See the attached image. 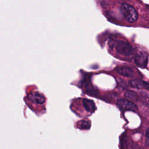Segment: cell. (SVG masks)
Returning <instances> with one entry per match:
<instances>
[{
    "mask_svg": "<svg viewBox=\"0 0 149 149\" xmlns=\"http://www.w3.org/2000/svg\"><path fill=\"white\" fill-rule=\"evenodd\" d=\"M120 9L125 19L127 22L134 23L137 20V12L132 5L127 3H122L121 4Z\"/></svg>",
    "mask_w": 149,
    "mask_h": 149,
    "instance_id": "1",
    "label": "cell"
},
{
    "mask_svg": "<svg viewBox=\"0 0 149 149\" xmlns=\"http://www.w3.org/2000/svg\"><path fill=\"white\" fill-rule=\"evenodd\" d=\"M115 46L117 52L120 54L125 56H129L133 53V48L128 42L118 41L115 42Z\"/></svg>",
    "mask_w": 149,
    "mask_h": 149,
    "instance_id": "2",
    "label": "cell"
},
{
    "mask_svg": "<svg viewBox=\"0 0 149 149\" xmlns=\"http://www.w3.org/2000/svg\"><path fill=\"white\" fill-rule=\"evenodd\" d=\"M116 104L120 109L124 111H137L138 109L136 105L127 99L120 98L117 101Z\"/></svg>",
    "mask_w": 149,
    "mask_h": 149,
    "instance_id": "3",
    "label": "cell"
},
{
    "mask_svg": "<svg viewBox=\"0 0 149 149\" xmlns=\"http://www.w3.org/2000/svg\"><path fill=\"white\" fill-rule=\"evenodd\" d=\"M116 72L119 74L126 77L132 78L134 77L135 74L134 70L132 68L128 66H119L116 68Z\"/></svg>",
    "mask_w": 149,
    "mask_h": 149,
    "instance_id": "4",
    "label": "cell"
},
{
    "mask_svg": "<svg viewBox=\"0 0 149 149\" xmlns=\"http://www.w3.org/2000/svg\"><path fill=\"white\" fill-rule=\"evenodd\" d=\"M129 85L133 88L138 89H146L149 90V83L139 80V79H133L129 81Z\"/></svg>",
    "mask_w": 149,
    "mask_h": 149,
    "instance_id": "5",
    "label": "cell"
},
{
    "mask_svg": "<svg viewBox=\"0 0 149 149\" xmlns=\"http://www.w3.org/2000/svg\"><path fill=\"white\" fill-rule=\"evenodd\" d=\"M27 98L33 102H35L39 104H42L44 102L45 99L44 95L39 93L34 92L28 94Z\"/></svg>",
    "mask_w": 149,
    "mask_h": 149,
    "instance_id": "6",
    "label": "cell"
},
{
    "mask_svg": "<svg viewBox=\"0 0 149 149\" xmlns=\"http://www.w3.org/2000/svg\"><path fill=\"white\" fill-rule=\"evenodd\" d=\"M135 63L140 68H145L148 63V57L146 54H140L137 55L134 58Z\"/></svg>",
    "mask_w": 149,
    "mask_h": 149,
    "instance_id": "7",
    "label": "cell"
},
{
    "mask_svg": "<svg viewBox=\"0 0 149 149\" xmlns=\"http://www.w3.org/2000/svg\"><path fill=\"white\" fill-rule=\"evenodd\" d=\"M83 103L85 109L87 112H93L96 109V107L94 102L91 100L84 98L83 100Z\"/></svg>",
    "mask_w": 149,
    "mask_h": 149,
    "instance_id": "8",
    "label": "cell"
},
{
    "mask_svg": "<svg viewBox=\"0 0 149 149\" xmlns=\"http://www.w3.org/2000/svg\"><path fill=\"white\" fill-rule=\"evenodd\" d=\"M125 97L127 98V100L129 99V100H130L133 101H137V94H136V93L131 90L127 91L125 93Z\"/></svg>",
    "mask_w": 149,
    "mask_h": 149,
    "instance_id": "9",
    "label": "cell"
},
{
    "mask_svg": "<svg viewBox=\"0 0 149 149\" xmlns=\"http://www.w3.org/2000/svg\"><path fill=\"white\" fill-rule=\"evenodd\" d=\"M90 123L87 120H83L80 125V127L81 129H88L90 128Z\"/></svg>",
    "mask_w": 149,
    "mask_h": 149,
    "instance_id": "10",
    "label": "cell"
},
{
    "mask_svg": "<svg viewBox=\"0 0 149 149\" xmlns=\"http://www.w3.org/2000/svg\"><path fill=\"white\" fill-rule=\"evenodd\" d=\"M146 135L147 139L149 140V127L148 128V129H147V131H146Z\"/></svg>",
    "mask_w": 149,
    "mask_h": 149,
    "instance_id": "11",
    "label": "cell"
}]
</instances>
